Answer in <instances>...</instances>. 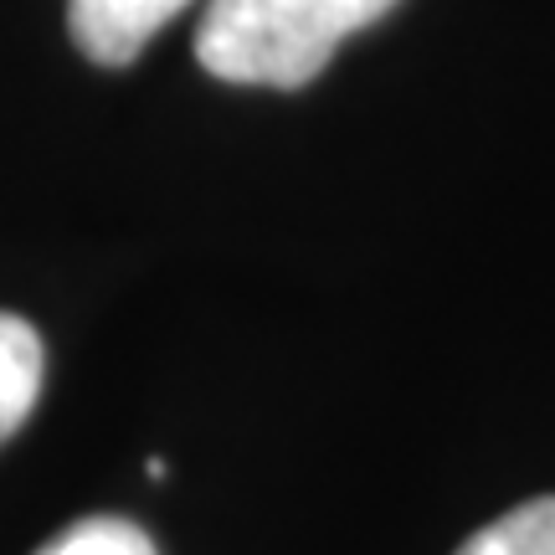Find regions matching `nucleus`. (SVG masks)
Returning a JSON list of instances; mask_svg holds the SVG:
<instances>
[{"label":"nucleus","instance_id":"1","mask_svg":"<svg viewBox=\"0 0 555 555\" xmlns=\"http://www.w3.org/2000/svg\"><path fill=\"white\" fill-rule=\"evenodd\" d=\"M401 0H206L196 57L221 82L304 88L345 41Z\"/></svg>","mask_w":555,"mask_h":555},{"label":"nucleus","instance_id":"2","mask_svg":"<svg viewBox=\"0 0 555 555\" xmlns=\"http://www.w3.org/2000/svg\"><path fill=\"white\" fill-rule=\"evenodd\" d=\"M191 0H67V31L99 67H129Z\"/></svg>","mask_w":555,"mask_h":555},{"label":"nucleus","instance_id":"3","mask_svg":"<svg viewBox=\"0 0 555 555\" xmlns=\"http://www.w3.org/2000/svg\"><path fill=\"white\" fill-rule=\"evenodd\" d=\"M41 335L21 314H0V448L26 427L41 397Z\"/></svg>","mask_w":555,"mask_h":555},{"label":"nucleus","instance_id":"4","mask_svg":"<svg viewBox=\"0 0 555 555\" xmlns=\"http://www.w3.org/2000/svg\"><path fill=\"white\" fill-rule=\"evenodd\" d=\"M457 555H555V494L530 499L463 540Z\"/></svg>","mask_w":555,"mask_h":555},{"label":"nucleus","instance_id":"5","mask_svg":"<svg viewBox=\"0 0 555 555\" xmlns=\"http://www.w3.org/2000/svg\"><path fill=\"white\" fill-rule=\"evenodd\" d=\"M37 555H159V551L134 519L93 515V519H78V525L57 530Z\"/></svg>","mask_w":555,"mask_h":555}]
</instances>
